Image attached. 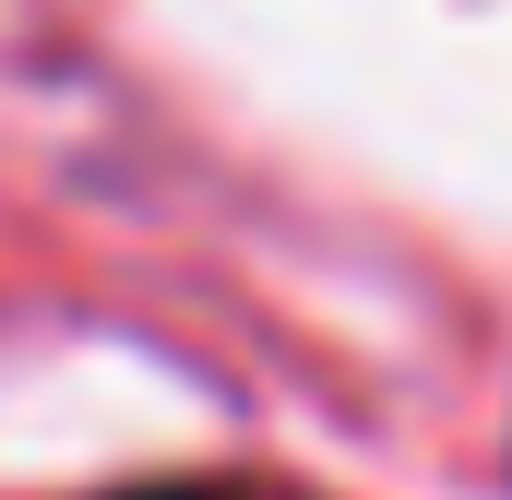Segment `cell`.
Here are the masks:
<instances>
[{
	"instance_id": "cell-1",
	"label": "cell",
	"mask_w": 512,
	"mask_h": 500,
	"mask_svg": "<svg viewBox=\"0 0 512 500\" xmlns=\"http://www.w3.org/2000/svg\"><path fill=\"white\" fill-rule=\"evenodd\" d=\"M120 500H251V489H120Z\"/></svg>"
}]
</instances>
